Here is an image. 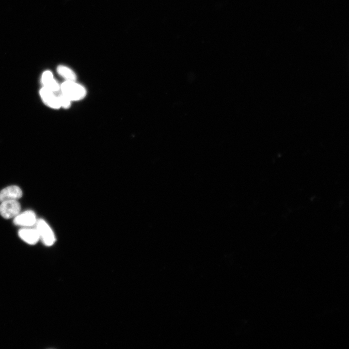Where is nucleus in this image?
I'll return each instance as SVG.
<instances>
[{
  "mask_svg": "<svg viewBox=\"0 0 349 349\" xmlns=\"http://www.w3.org/2000/svg\"><path fill=\"white\" fill-rule=\"evenodd\" d=\"M60 90L71 101L81 100L86 95L85 88L75 81L65 80L60 85Z\"/></svg>",
  "mask_w": 349,
  "mask_h": 349,
  "instance_id": "f257e3e1",
  "label": "nucleus"
},
{
  "mask_svg": "<svg viewBox=\"0 0 349 349\" xmlns=\"http://www.w3.org/2000/svg\"><path fill=\"white\" fill-rule=\"evenodd\" d=\"M18 235L23 241L31 245L36 244L40 239L35 228L21 229L18 231Z\"/></svg>",
  "mask_w": 349,
  "mask_h": 349,
  "instance_id": "0eeeda50",
  "label": "nucleus"
},
{
  "mask_svg": "<svg viewBox=\"0 0 349 349\" xmlns=\"http://www.w3.org/2000/svg\"><path fill=\"white\" fill-rule=\"evenodd\" d=\"M57 73L65 80L76 81L77 76L75 73L70 68L63 65H59L57 68Z\"/></svg>",
  "mask_w": 349,
  "mask_h": 349,
  "instance_id": "1a4fd4ad",
  "label": "nucleus"
},
{
  "mask_svg": "<svg viewBox=\"0 0 349 349\" xmlns=\"http://www.w3.org/2000/svg\"><path fill=\"white\" fill-rule=\"evenodd\" d=\"M39 238L48 246L52 245L55 241L54 233L48 224L42 219L37 220L35 223Z\"/></svg>",
  "mask_w": 349,
  "mask_h": 349,
  "instance_id": "f03ea898",
  "label": "nucleus"
},
{
  "mask_svg": "<svg viewBox=\"0 0 349 349\" xmlns=\"http://www.w3.org/2000/svg\"><path fill=\"white\" fill-rule=\"evenodd\" d=\"M59 102L61 107L65 109L70 107L71 101L62 93L58 95Z\"/></svg>",
  "mask_w": 349,
  "mask_h": 349,
  "instance_id": "9d476101",
  "label": "nucleus"
},
{
  "mask_svg": "<svg viewBox=\"0 0 349 349\" xmlns=\"http://www.w3.org/2000/svg\"><path fill=\"white\" fill-rule=\"evenodd\" d=\"M41 82L43 87L54 92H58L60 90V85L53 77L50 71H45L41 77Z\"/></svg>",
  "mask_w": 349,
  "mask_h": 349,
  "instance_id": "6e6552de",
  "label": "nucleus"
},
{
  "mask_svg": "<svg viewBox=\"0 0 349 349\" xmlns=\"http://www.w3.org/2000/svg\"><path fill=\"white\" fill-rule=\"evenodd\" d=\"M36 221L35 213L32 210H27L15 217L13 222L16 225L31 227L35 225Z\"/></svg>",
  "mask_w": 349,
  "mask_h": 349,
  "instance_id": "20e7f679",
  "label": "nucleus"
},
{
  "mask_svg": "<svg viewBox=\"0 0 349 349\" xmlns=\"http://www.w3.org/2000/svg\"><path fill=\"white\" fill-rule=\"evenodd\" d=\"M39 93L43 101L46 105L54 109H58L61 107L58 95L55 94V92L43 87Z\"/></svg>",
  "mask_w": 349,
  "mask_h": 349,
  "instance_id": "39448f33",
  "label": "nucleus"
},
{
  "mask_svg": "<svg viewBox=\"0 0 349 349\" xmlns=\"http://www.w3.org/2000/svg\"><path fill=\"white\" fill-rule=\"evenodd\" d=\"M20 209V205L16 200L5 201L0 205V215L5 219H10L17 215Z\"/></svg>",
  "mask_w": 349,
  "mask_h": 349,
  "instance_id": "7ed1b4c3",
  "label": "nucleus"
},
{
  "mask_svg": "<svg viewBox=\"0 0 349 349\" xmlns=\"http://www.w3.org/2000/svg\"><path fill=\"white\" fill-rule=\"evenodd\" d=\"M22 196L21 189L15 185L7 187L0 191V202L7 200H17Z\"/></svg>",
  "mask_w": 349,
  "mask_h": 349,
  "instance_id": "423d86ee",
  "label": "nucleus"
}]
</instances>
